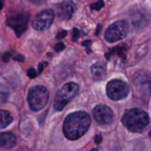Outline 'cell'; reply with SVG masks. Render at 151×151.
Wrapping results in <instances>:
<instances>
[{"label": "cell", "mask_w": 151, "mask_h": 151, "mask_svg": "<svg viewBox=\"0 0 151 151\" xmlns=\"http://www.w3.org/2000/svg\"><path fill=\"white\" fill-rule=\"evenodd\" d=\"M149 135H150V137H151V131H150V133H149Z\"/></svg>", "instance_id": "27"}, {"label": "cell", "mask_w": 151, "mask_h": 151, "mask_svg": "<svg viewBox=\"0 0 151 151\" xmlns=\"http://www.w3.org/2000/svg\"><path fill=\"white\" fill-rule=\"evenodd\" d=\"M91 151H98V150H97V149H96V148H93V149H92V150H91Z\"/></svg>", "instance_id": "26"}, {"label": "cell", "mask_w": 151, "mask_h": 151, "mask_svg": "<svg viewBox=\"0 0 151 151\" xmlns=\"http://www.w3.org/2000/svg\"><path fill=\"white\" fill-rule=\"evenodd\" d=\"M101 141H102L101 136V135H96V136H95V142H96V144H100Z\"/></svg>", "instance_id": "22"}, {"label": "cell", "mask_w": 151, "mask_h": 151, "mask_svg": "<svg viewBox=\"0 0 151 151\" xmlns=\"http://www.w3.org/2000/svg\"><path fill=\"white\" fill-rule=\"evenodd\" d=\"M93 116L96 122L101 124H109L114 121V113L106 105L96 106L93 109Z\"/></svg>", "instance_id": "10"}, {"label": "cell", "mask_w": 151, "mask_h": 151, "mask_svg": "<svg viewBox=\"0 0 151 151\" xmlns=\"http://www.w3.org/2000/svg\"><path fill=\"white\" fill-rule=\"evenodd\" d=\"M79 91V86L78 84L70 82L64 85L57 93L53 108L56 111H61L65 106L77 95Z\"/></svg>", "instance_id": "4"}, {"label": "cell", "mask_w": 151, "mask_h": 151, "mask_svg": "<svg viewBox=\"0 0 151 151\" xmlns=\"http://www.w3.org/2000/svg\"><path fill=\"white\" fill-rule=\"evenodd\" d=\"M49 100L48 90L43 86H36L29 89L28 94V102L33 111L43 109Z\"/></svg>", "instance_id": "3"}, {"label": "cell", "mask_w": 151, "mask_h": 151, "mask_svg": "<svg viewBox=\"0 0 151 151\" xmlns=\"http://www.w3.org/2000/svg\"><path fill=\"white\" fill-rule=\"evenodd\" d=\"M91 43H92V42H91L90 40H88V41H85V42H83V45H84V46H87V47H88V46L91 45Z\"/></svg>", "instance_id": "24"}, {"label": "cell", "mask_w": 151, "mask_h": 151, "mask_svg": "<svg viewBox=\"0 0 151 151\" xmlns=\"http://www.w3.org/2000/svg\"><path fill=\"white\" fill-rule=\"evenodd\" d=\"M123 124L132 132H141L148 124V115L139 109H128L122 117Z\"/></svg>", "instance_id": "2"}, {"label": "cell", "mask_w": 151, "mask_h": 151, "mask_svg": "<svg viewBox=\"0 0 151 151\" xmlns=\"http://www.w3.org/2000/svg\"><path fill=\"white\" fill-rule=\"evenodd\" d=\"M4 2H5V0H0V11L4 7Z\"/></svg>", "instance_id": "25"}, {"label": "cell", "mask_w": 151, "mask_h": 151, "mask_svg": "<svg viewBox=\"0 0 151 151\" xmlns=\"http://www.w3.org/2000/svg\"><path fill=\"white\" fill-rule=\"evenodd\" d=\"M55 51L56 52H60V51H62V50H64L65 49V45L63 44V43H58L56 45H55Z\"/></svg>", "instance_id": "19"}, {"label": "cell", "mask_w": 151, "mask_h": 151, "mask_svg": "<svg viewBox=\"0 0 151 151\" xmlns=\"http://www.w3.org/2000/svg\"><path fill=\"white\" fill-rule=\"evenodd\" d=\"M129 32V25L125 21H118L111 24L105 33V39L109 43H115L124 39Z\"/></svg>", "instance_id": "6"}, {"label": "cell", "mask_w": 151, "mask_h": 151, "mask_svg": "<svg viewBox=\"0 0 151 151\" xmlns=\"http://www.w3.org/2000/svg\"><path fill=\"white\" fill-rule=\"evenodd\" d=\"M91 124V118L85 111H78L69 114L64 120L63 132L71 140L82 137Z\"/></svg>", "instance_id": "1"}, {"label": "cell", "mask_w": 151, "mask_h": 151, "mask_svg": "<svg viewBox=\"0 0 151 151\" xmlns=\"http://www.w3.org/2000/svg\"><path fill=\"white\" fill-rule=\"evenodd\" d=\"M107 74V68L104 64L96 63L92 66V76L95 81L102 80Z\"/></svg>", "instance_id": "13"}, {"label": "cell", "mask_w": 151, "mask_h": 151, "mask_svg": "<svg viewBox=\"0 0 151 151\" xmlns=\"http://www.w3.org/2000/svg\"><path fill=\"white\" fill-rule=\"evenodd\" d=\"M47 64H48V62H42V63H40L39 66H38V72H41V71L43 70V68H44Z\"/></svg>", "instance_id": "21"}, {"label": "cell", "mask_w": 151, "mask_h": 151, "mask_svg": "<svg viewBox=\"0 0 151 151\" xmlns=\"http://www.w3.org/2000/svg\"><path fill=\"white\" fill-rule=\"evenodd\" d=\"M55 17L54 11L52 9H45L40 12L32 22V27L37 31H44L48 29L53 22Z\"/></svg>", "instance_id": "9"}, {"label": "cell", "mask_w": 151, "mask_h": 151, "mask_svg": "<svg viewBox=\"0 0 151 151\" xmlns=\"http://www.w3.org/2000/svg\"><path fill=\"white\" fill-rule=\"evenodd\" d=\"M103 6H104V1H103V0H98L97 2L91 5V9L100 11L101 8H103Z\"/></svg>", "instance_id": "16"}, {"label": "cell", "mask_w": 151, "mask_h": 151, "mask_svg": "<svg viewBox=\"0 0 151 151\" xmlns=\"http://www.w3.org/2000/svg\"><path fill=\"white\" fill-rule=\"evenodd\" d=\"M80 37V31L78 29H73V34H72V40L73 41H77L78 38Z\"/></svg>", "instance_id": "17"}, {"label": "cell", "mask_w": 151, "mask_h": 151, "mask_svg": "<svg viewBox=\"0 0 151 151\" xmlns=\"http://www.w3.org/2000/svg\"><path fill=\"white\" fill-rule=\"evenodd\" d=\"M28 76H29V77L30 78H36V77H37V72H36V70H35L33 68L28 69Z\"/></svg>", "instance_id": "18"}, {"label": "cell", "mask_w": 151, "mask_h": 151, "mask_svg": "<svg viewBox=\"0 0 151 151\" xmlns=\"http://www.w3.org/2000/svg\"><path fill=\"white\" fill-rule=\"evenodd\" d=\"M9 91L7 90V88L3 85H0V105H2L7 101Z\"/></svg>", "instance_id": "15"}, {"label": "cell", "mask_w": 151, "mask_h": 151, "mask_svg": "<svg viewBox=\"0 0 151 151\" xmlns=\"http://www.w3.org/2000/svg\"><path fill=\"white\" fill-rule=\"evenodd\" d=\"M107 94L113 101H120L126 98L129 94V86L123 80L114 79L107 85Z\"/></svg>", "instance_id": "7"}, {"label": "cell", "mask_w": 151, "mask_h": 151, "mask_svg": "<svg viewBox=\"0 0 151 151\" xmlns=\"http://www.w3.org/2000/svg\"><path fill=\"white\" fill-rule=\"evenodd\" d=\"M101 28H102V26H101V24H98V26H97V29H96V33H95V35H96V36H99L100 31L101 30Z\"/></svg>", "instance_id": "23"}, {"label": "cell", "mask_w": 151, "mask_h": 151, "mask_svg": "<svg viewBox=\"0 0 151 151\" xmlns=\"http://www.w3.org/2000/svg\"><path fill=\"white\" fill-rule=\"evenodd\" d=\"M75 12V4L71 0L62 2L58 7V16L60 20L68 21L70 20Z\"/></svg>", "instance_id": "11"}, {"label": "cell", "mask_w": 151, "mask_h": 151, "mask_svg": "<svg viewBox=\"0 0 151 151\" xmlns=\"http://www.w3.org/2000/svg\"><path fill=\"white\" fill-rule=\"evenodd\" d=\"M133 87L135 94L140 99L147 100L151 96V77L145 72H139L134 75Z\"/></svg>", "instance_id": "5"}, {"label": "cell", "mask_w": 151, "mask_h": 151, "mask_svg": "<svg viewBox=\"0 0 151 151\" xmlns=\"http://www.w3.org/2000/svg\"><path fill=\"white\" fill-rule=\"evenodd\" d=\"M29 19V14L20 13L8 16L6 24L14 30L16 36L20 37L28 29V22Z\"/></svg>", "instance_id": "8"}, {"label": "cell", "mask_w": 151, "mask_h": 151, "mask_svg": "<svg viewBox=\"0 0 151 151\" xmlns=\"http://www.w3.org/2000/svg\"><path fill=\"white\" fill-rule=\"evenodd\" d=\"M16 136L11 132H0V148L9 149L15 146Z\"/></svg>", "instance_id": "12"}, {"label": "cell", "mask_w": 151, "mask_h": 151, "mask_svg": "<svg viewBox=\"0 0 151 151\" xmlns=\"http://www.w3.org/2000/svg\"><path fill=\"white\" fill-rule=\"evenodd\" d=\"M13 120L14 118L8 110H0V129H4L7 127L13 122Z\"/></svg>", "instance_id": "14"}, {"label": "cell", "mask_w": 151, "mask_h": 151, "mask_svg": "<svg viewBox=\"0 0 151 151\" xmlns=\"http://www.w3.org/2000/svg\"><path fill=\"white\" fill-rule=\"evenodd\" d=\"M66 36H67V31H66V30H61L60 33L57 34L56 37H57L58 39H62V38L65 37Z\"/></svg>", "instance_id": "20"}]
</instances>
